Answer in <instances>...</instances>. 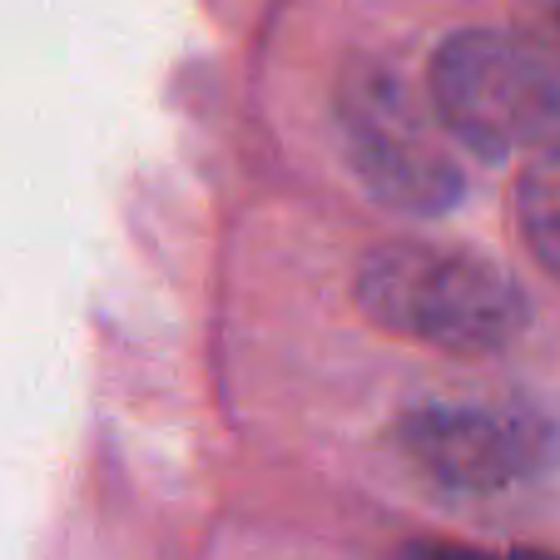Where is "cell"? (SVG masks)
<instances>
[{
  "label": "cell",
  "mask_w": 560,
  "mask_h": 560,
  "mask_svg": "<svg viewBox=\"0 0 560 560\" xmlns=\"http://www.w3.org/2000/svg\"><path fill=\"white\" fill-rule=\"evenodd\" d=\"M358 307L382 332L442 352H501L526 332L530 303L491 258L432 244H382L358 268Z\"/></svg>",
  "instance_id": "6da1fadb"
},
{
  "label": "cell",
  "mask_w": 560,
  "mask_h": 560,
  "mask_svg": "<svg viewBox=\"0 0 560 560\" xmlns=\"http://www.w3.org/2000/svg\"><path fill=\"white\" fill-rule=\"evenodd\" d=\"M432 105L446 135L491 164L560 154V70L516 35H452L432 55Z\"/></svg>",
  "instance_id": "7a4b0ae2"
},
{
  "label": "cell",
  "mask_w": 560,
  "mask_h": 560,
  "mask_svg": "<svg viewBox=\"0 0 560 560\" xmlns=\"http://www.w3.org/2000/svg\"><path fill=\"white\" fill-rule=\"evenodd\" d=\"M392 452L456 501H497L556 471L560 432L516 402H427L392 427Z\"/></svg>",
  "instance_id": "3957f363"
},
{
  "label": "cell",
  "mask_w": 560,
  "mask_h": 560,
  "mask_svg": "<svg viewBox=\"0 0 560 560\" xmlns=\"http://www.w3.org/2000/svg\"><path fill=\"white\" fill-rule=\"evenodd\" d=\"M338 135L348 164L387 209L436 219L462 203V170L397 70L352 60L338 80Z\"/></svg>",
  "instance_id": "277c9868"
},
{
  "label": "cell",
  "mask_w": 560,
  "mask_h": 560,
  "mask_svg": "<svg viewBox=\"0 0 560 560\" xmlns=\"http://www.w3.org/2000/svg\"><path fill=\"white\" fill-rule=\"evenodd\" d=\"M516 229L536 264L560 278V154L526 164L516 184Z\"/></svg>",
  "instance_id": "5b68a950"
},
{
  "label": "cell",
  "mask_w": 560,
  "mask_h": 560,
  "mask_svg": "<svg viewBox=\"0 0 560 560\" xmlns=\"http://www.w3.org/2000/svg\"><path fill=\"white\" fill-rule=\"evenodd\" d=\"M407 560H560L550 550H506V556H491V550H471V546H417Z\"/></svg>",
  "instance_id": "8992f818"
}]
</instances>
